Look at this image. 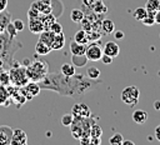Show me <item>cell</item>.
<instances>
[{"mask_svg": "<svg viewBox=\"0 0 160 145\" xmlns=\"http://www.w3.org/2000/svg\"><path fill=\"white\" fill-rule=\"evenodd\" d=\"M74 121V115L70 112V114H64L62 118H61V125L62 126H70Z\"/></svg>", "mask_w": 160, "mask_h": 145, "instance_id": "obj_30", "label": "cell"}, {"mask_svg": "<svg viewBox=\"0 0 160 145\" xmlns=\"http://www.w3.org/2000/svg\"><path fill=\"white\" fill-rule=\"evenodd\" d=\"M155 138H156L158 141H160V125H158L155 128Z\"/></svg>", "mask_w": 160, "mask_h": 145, "instance_id": "obj_44", "label": "cell"}, {"mask_svg": "<svg viewBox=\"0 0 160 145\" xmlns=\"http://www.w3.org/2000/svg\"><path fill=\"white\" fill-rule=\"evenodd\" d=\"M71 114L75 118H86V119L91 118V110H90V108L86 104H82V102L75 104L72 106V109H71Z\"/></svg>", "mask_w": 160, "mask_h": 145, "instance_id": "obj_6", "label": "cell"}, {"mask_svg": "<svg viewBox=\"0 0 160 145\" xmlns=\"http://www.w3.org/2000/svg\"><path fill=\"white\" fill-rule=\"evenodd\" d=\"M84 18H85V14L80 9H72L71 12H70V19L74 22H80Z\"/></svg>", "mask_w": 160, "mask_h": 145, "instance_id": "obj_21", "label": "cell"}, {"mask_svg": "<svg viewBox=\"0 0 160 145\" xmlns=\"http://www.w3.org/2000/svg\"><path fill=\"white\" fill-rule=\"evenodd\" d=\"M154 109L155 110H160V100L154 101Z\"/></svg>", "mask_w": 160, "mask_h": 145, "instance_id": "obj_45", "label": "cell"}, {"mask_svg": "<svg viewBox=\"0 0 160 145\" xmlns=\"http://www.w3.org/2000/svg\"><path fill=\"white\" fill-rule=\"evenodd\" d=\"M79 24H80L81 29H82V30H85L86 32L91 30V21H90L89 19H85V18H84V19H82V20H81Z\"/></svg>", "mask_w": 160, "mask_h": 145, "instance_id": "obj_33", "label": "cell"}, {"mask_svg": "<svg viewBox=\"0 0 160 145\" xmlns=\"http://www.w3.org/2000/svg\"><path fill=\"white\" fill-rule=\"evenodd\" d=\"M32 6H35L41 15H45V14H51V10H52V6L50 4V0H40V1H35L31 4Z\"/></svg>", "mask_w": 160, "mask_h": 145, "instance_id": "obj_11", "label": "cell"}, {"mask_svg": "<svg viewBox=\"0 0 160 145\" xmlns=\"http://www.w3.org/2000/svg\"><path fill=\"white\" fill-rule=\"evenodd\" d=\"M74 41L79 42V44H84V45H88L89 44V39H88V32L85 30H79L74 34V38H72Z\"/></svg>", "mask_w": 160, "mask_h": 145, "instance_id": "obj_18", "label": "cell"}, {"mask_svg": "<svg viewBox=\"0 0 160 145\" xmlns=\"http://www.w3.org/2000/svg\"><path fill=\"white\" fill-rule=\"evenodd\" d=\"M86 76H88L89 79L96 80V79H99V76H100V70H99L96 66H90V68L86 70Z\"/></svg>", "mask_w": 160, "mask_h": 145, "instance_id": "obj_25", "label": "cell"}, {"mask_svg": "<svg viewBox=\"0 0 160 145\" xmlns=\"http://www.w3.org/2000/svg\"><path fill=\"white\" fill-rule=\"evenodd\" d=\"M144 8L146 11H156L159 9V0H146Z\"/></svg>", "mask_w": 160, "mask_h": 145, "instance_id": "obj_27", "label": "cell"}, {"mask_svg": "<svg viewBox=\"0 0 160 145\" xmlns=\"http://www.w3.org/2000/svg\"><path fill=\"white\" fill-rule=\"evenodd\" d=\"M11 24L14 25V28L16 29V31H21V30H24V21H22V20L16 19V20H12Z\"/></svg>", "mask_w": 160, "mask_h": 145, "instance_id": "obj_35", "label": "cell"}, {"mask_svg": "<svg viewBox=\"0 0 160 145\" xmlns=\"http://www.w3.org/2000/svg\"><path fill=\"white\" fill-rule=\"evenodd\" d=\"M121 101L128 105V106H134L139 102V98H140V90L135 86V85H129L126 88L122 89L121 94H120Z\"/></svg>", "mask_w": 160, "mask_h": 145, "instance_id": "obj_3", "label": "cell"}, {"mask_svg": "<svg viewBox=\"0 0 160 145\" xmlns=\"http://www.w3.org/2000/svg\"><path fill=\"white\" fill-rule=\"evenodd\" d=\"M89 144H91V145H100V144H101V138H95V136H90Z\"/></svg>", "mask_w": 160, "mask_h": 145, "instance_id": "obj_39", "label": "cell"}, {"mask_svg": "<svg viewBox=\"0 0 160 145\" xmlns=\"http://www.w3.org/2000/svg\"><path fill=\"white\" fill-rule=\"evenodd\" d=\"M154 18H155V24H160V10H156L154 12Z\"/></svg>", "mask_w": 160, "mask_h": 145, "instance_id": "obj_43", "label": "cell"}, {"mask_svg": "<svg viewBox=\"0 0 160 145\" xmlns=\"http://www.w3.org/2000/svg\"><path fill=\"white\" fill-rule=\"evenodd\" d=\"M39 14H40L39 10H38L35 6H32V5H31L30 9L28 10V16H29V18H36V16H40Z\"/></svg>", "mask_w": 160, "mask_h": 145, "instance_id": "obj_36", "label": "cell"}, {"mask_svg": "<svg viewBox=\"0 0 160 145\" xmlns=\"http://www.w3.org/2000/svg\"><path fill=\"white\" fill-rule=\"evenodd\" d=\"M9 76H10V84L19 88L24 86L29 81V78L26 75V68H22L18 64L9 71Z\"/></svg>", "mask_w": 160, "mask_h": 145, "instance_id": "obj_2", "label": "cell"}, {"mask_svg": "<svg viewBox=\"0 0 160 145\" xmlns=\"http://www.w3.org/2000/svg\"><path fill=\"white\" fill-rule=\"evenodd\" d=\"M94 1H95V0H82V4H84V6H86V8L91 9V6H92Z\"/></svg>", "mask_w": 160, "mask_h": 145, "instance_id": "obj_41", "label": "cell"}, {"mask_svg": "<svg viewBox=\"0 0 160 145\" xmlns=\"http://www.w3.org/2000/svg\"><path fill=\"white\" fill-rule=\"evenodd\" d=\"M65 45V36L62 32H59V34H55L54 36V40L51 42V49L52 50H60L62 49Z\"/></svg>", "mask_w": 160, "mask_h": 145, "instance_id": "obj_14", "label": "cell"}, {"mask_svg": "<svg viewBox=\"0 0 160 145\" xmlns=\"http://www.w3.org/2000/svg\"><path fill=\"white\" fill-rule=\"evenodd\" d=\"M28 144V135L21 129H12L11 141L10 145H26Z\"/></svg>", "mask_w": 160, "mask_h": 145, "instance_id": "obj_7", "label": "cell"}, {"mask_svg": "<svg viewBox=\"0 0 160 145\" xmlns=\"http://www.w3.org/2000/svg\"><path fill=\"white\" fill-rule=\"evenodd\" d=\"M102 55V48L96 41H90V44L86 45L85 50V58L89 61H99Z\"/></svg>", "mask_w": 160, "mask_h": 145, "instance_id": "obj_4", "label": "cell"}, {"mask_svg": "<svg viewBox=\"0 0 160 145\" xmlns=\"http://www.w3.org/2000/svg\"><path fill=\"white\" fill-rule=\"evenodd\" d=\"M21 88H22V86H21ZM20 90H21V92H22V95L25 96L26 100H31L32 98H35V96L39 95L41 88H40V85H39V82H36V81H30L29 84H25L24 88L20 89Z\"/></svg>", "mask_w": 160, "mask_h": 145, "instance_id": "obj_5", "label": "cell"}, {"mask_svg": "<svg viewBox=\"0 0 160 145\" xmlns=\"http://www.w3.org/2000/svg\"><path fill=\"white\" fill-rule=\"evenodd\" d=\"M10 21V14L6 12V14H2V11H0V26L1 28H5Z\"/></svg>", "mask_w": 160, "mask_h": 145, "instance_id": "obj_31", "label": "cell"}, {"mask_svg": "<svg viewBox=\"0 0 160 145\" xmlns=\"http://www.w3.org/2000/svg\"><path fill=\"white\" fill-rule=\"evenodd\" d=\"M60 74L65 75V76H72L75 75V66L71 62H64L60 66Z\"/></svg>", "mask_w": 160, "mask_h": 145, "instance_id": "obj_20", "label": "cell"}, {"mask_svg": "<svg viewBox=\"0 0 160 145\" xmlns=\"http://www.w3.org/2000/svg\"><path fill=\"white\" fill-rule=\"evenodd\" d=\"M100 60L106 65V64H111L114 59H112L111 56H109V55H106V54H104V52H102V55H101V59H100Z\"/></svg>", "mask_w": 160, "mask_h": 145, "instance_id": "obj_38", "label": "cell"}, {"mask_svg": "<svg viewBox=\"0 0 160 145\" xmlns=\"http://www.w3.org/2000/svg\"><path fill=\"white\" fill-rule=\"evenodd\" d=\"M52 49H51V46L50 45H48V44H45V42H42V41H38L36 42V45H35V52L38 54V55H40V56H45V55H48V54H50V51H51Z\"/></svg>", "mask_w": 160, "mask_h": 145, "instance_id": "obj_15", "label": "cell"}, {"mask_svg": "<svg viewBox=\"0 0 160 145\" xmlns=\"http://www.w3.org/2000/svg\"><path fill=\"white\" fill-rule=\"evenodd\" d=\"M102 52L106 54V55H109V56H111L114 59V58H116L120 54V46L115 41H106L104 44Z\"/></svg>", "mask_w": 160, "mask_h": 145, "instance_id": "obj_8", "label": "cell"}, {"mask_svg": "<svg viewBox=\"0 0 160 145\" xmlns=\"http://www.w3.org/2000/svg\"><path fill=\"white\" fill-rule=\"evenodd\" d=\"M26 75L30 81L39 82L48 75V64L44 61H34L26 68Z\"/></svg>", "mask_w": 160, "mask_h": 145, "instance_id": "obj_1", "label": "cell"}, {"mask_svg": "<svg viewBox=\"0 0 160 145\" xmlns=\"http://www.w3.org/2000/svg\"><path fill=\"white\" fill-rule=\"evenodd\" d=\"M54 36H55V34H54L50 29H46V30H42V31L40 32L39 40L51 46V42H52V40H54Z\"/></svg>", "mask_w": 160, "mask_h": 145, "instance_id": "obj_17", "label": "cell"}, {"mask_svg": "<svg viewBox=\"0 0 160 145\" xmlns=\"http://www.w3.org/2000/svg\"><path fill=\"white\" fill-rule=\"evenodd\" d=\"M132 120L136 124H144L148 120V112L145 110H135L132 112Z\"/></svg>", "mask_w": 160, "mask_h": 145, "instance_id": "obj_19", "label": "cell"}, {"mask_svg": "<svg viewBox=\"0 0 160 145\" xmlns=\"http://www.w3.org/2000/svg\"><path fill=\"white\" fill-rule=\"evenodd\" d=\"M29 29L31 32H35V34H40L42 30H45L42 21H41V18L40 16L29 18Z\"/></svg>", "mask_w": 160, "mask_h": 145, "instance_id": "obj_10", "label": "cell"}, {"mask_svg": "<svg viewBox=\"0 0 160 145\" xmlns=\"http://www.w3.org/2000/svg\"><path fill=\"white\" fill-rule=\"evenodd\" d=\"M121 145H134V141H131V140H122Z\"/></svg>", "mask_w": 160, "mask_h": 145, "instance_id": "obj_46", "label": "cell"}, {"mask_svg": "<svg viewBox=\"0 0 160 145\" xmlns=\"http://www.w3.org/2000/svg\"><path fill=\"white\" fill-rule=\"evenodd\" d=\"M112 34H114V38L115 39H122L124 38V32L121 30H114Z\"/></svg>", "mask_w": 160, "mask_h": 145, "instance_id": "obj_40", "label": "cell"}, {"mask_svg": "<svg viewBox=\"0 0 160 145\" xmlns=\"http://www.w3.org/2000/svg\"><path fill=\"white\" fill-rule=\"evenodd\" d=\"M100 38H101V32L95 31V30H90V31H88V39H89V42H90V41L99 40Z\"/></svg>", "mask_w": 160, "mask_h": 145, "instance_id": "obj_32", "label": "cell"}, {"mask_svg": "<svg viewBox=\"0 0 160 145\" xmlns=\"http://www.w3.org/2000/svg\"><path fill=\"white\" fill-rule=\"evenodd\" d=\"M11 135H12V129L8 125H1L0 126V145L10 144Z\"/></svg>", "mask_w": 160, "mask_h": 145, "instance_id": "obj_9", "label": "cell"}, {"mask_svg": "<svg viewBox=\"0 0 160 145\" xmlns=\"http://www.w3.org/2000/svg\"><path fill=\"white\" fill-rule=\"evenodd\" d=\"M158 10H160V0H159V9Z\"/></svg>", "mask_w": 160, "mask_h": 145, "instance_id": "obj_48", "label": "cell"}, {"mask_svg": "<svg viewBox=\"0 0 160 145\" xmlns=\"http://www.w3.org/2000/svg\"><path fill=\"white\" fill-rule=\"evenodd\" d=\"M41 21H42V25H44V29H49L51 26V24L54 21H56L55 19V15H51V14H45L41 16Z\"/></svg>", "mask_w": 160, "mask_h": 145, "instance_id": "obj_22", "label": "cell"}, {"mask_svg": "<svg viewBox=\"0 0 160 145\" xmlns=\"http://www.w3.org/2000/svg\"><path fill=\"white\" fill-rule=\"evenodd\" d=\"M6 32L10 35V38H15V35H16L18 31H16V29L14 28V25L9 22V24L6 25Z\"/></svg>", "mask_w": 160, "mask_h": 145, "instance_id": "obj_37", "label": "cell"}, {"mask_svg": "<svg viewBox=\"0 0 160 145\" xmlns=\"http://www.w3.org/2000/svg\"><path fill=\"white\" fill-rule=\"evenodd\" d=\"M89 134H90V136L101 138V135H102V129H101V126H100V125H98V124H95V122H91V126H90Z\"/></svg>", "mask_w": 160, "mask_h": 145, "instance_id": "obj_23", "label": "cell"}, {"mask_svg": "<svg viewBox=\"0 0 160 145\" xmlns=\"http://www.w3.org/2000/svg\"><path fill=\"white\" fill-rule=\"evenodd\" d=\"M69 49H70V52H71L74 56H82V55H85L86 45H84V44H79V42L71 40Z\"/></svg>", "mask_w": 160, "mask_h": 145, "instance_id": "obj_12", "label": "cell"}, {"mask_svg": "<svg viewBox=\"0 0 160 145\" xmlns=\"http://www.w3.org/2000/svg\"><path fill=\"white\" fill-rule=\"evenodd\" d=\"M1 70H2V61L0 60V71H1Z\"/></svg>", "mask_w": 160, "mask_h": 145, "instance_id": "obj_47", "label": "cell"}, {"mask_svg": "<svg viewBox=\"0 0 160 145\" xmlns=\"http://www.w3.org/2000/svg\"><path fill=\"white\" fill-rule=\"evenodd\" d=\"M154 12L155 11H148L145 18L141 20V22L145 25V26H152L155 24V18H154Z\"/></svg>", "mask_w": 160, "mask_h": 145, "instance_id": "obj_24", "label": "cell"}, {"mask_svg": "<svg viewBox=\"0 0 160 145\" xmlns=\"http://www.w3.org/2000/svg\"><path fill=\"white\" fill-rule=\"evenodd\" d=\"M146 9L145 8H136V10L132 12V16H134V19L135 20H138V21H141L144 18H145V15H146Z\"/></svg>", "mask_w": 160, "mask_h": 145, "instance_id": "obj_26", "label": "cell"}, {"mask_svg": "<svg viewBox=\"0 0 160 145\" xmlns=\"http://www.w3.org/2000/svg\"><path fill=\"white\" fill-rule=\"evenodd\" d=\"M0 85H2V86H9V85H11L10 84V76H9V72H6V71H0Z\"/></svg>", "mask_w": 160, "mask_h": 145, "instance_id": "obj_29", "label": "cell"}, {"mask_svg": "<svg viewBox=\"0 0 160 145\" xmlns=\"http://www.w3.org/2000/svg\"><path fill=\"white\" fill-rule=\"evenodd\" d=\"M49 29H50V30H51L54 34H59V32H62V25H61L60 22H58V21H54Z\"/></svg>", "mask_w": 160, "mask_h": 145, "instance_id": "obj_34", "label": "cell"}, {"mask_svg": "<svg viewBox=\"0 0 160 145\" xmlns=\"http://www.w3.org/2000/svg\"><path fill=\"white\" fill-rule=\"evenodd\" d=\"M91 10H92V12H95L98 15H102V14L108 12V6L105 5V2L102 0H95L91 6Z\"/></svg>", "mask_w": 160, "mask_h": 145, "instance_id": "obj_16", "label": "cell"}, {"mask_svg": "<svg viewBox=\"0 0 160 145\" xmlns=\"http://www.w3.org/2000/svg\"><path fill=\"white\" fill-rule=\"evenodd\" d=\"M100 29H101V34H112V31L115 30V24L112 20L110 19H104L100 22Z\"/></svg>", "mask_w": 160, "mask_h": 145, "instance_id": "obj_13", "label": "cell"}, {"mask_svg": "<svg viewBox=\"0 0 160 145\" xmlns=\"http://www.w3.org/2000/svg\"><path fill=\"white\" fill-rule=\"evenodd\" d=\"M8 6V0H0V11H5Z\"/></svg>", "mask_w": 160, "mask_h": 145, "instance_id": "obj_42", "label": "cell"}, {"mask_svg": "<svg viewBox=\"0 0 160 145\" xmlns=\"http://www.w3.org/2000/svg\"><path fill=\"white\" fill-rule=\"evenodd\" d=\"M122 140H124L122 135H121L120 132H115V134H112L111 138L109 139V142H110L111 145H121Z\"/></svg>", "mask_w": 160, "mask_h": 145, "instance_id": "obj_28", "label": "cell"}]
</instances>
